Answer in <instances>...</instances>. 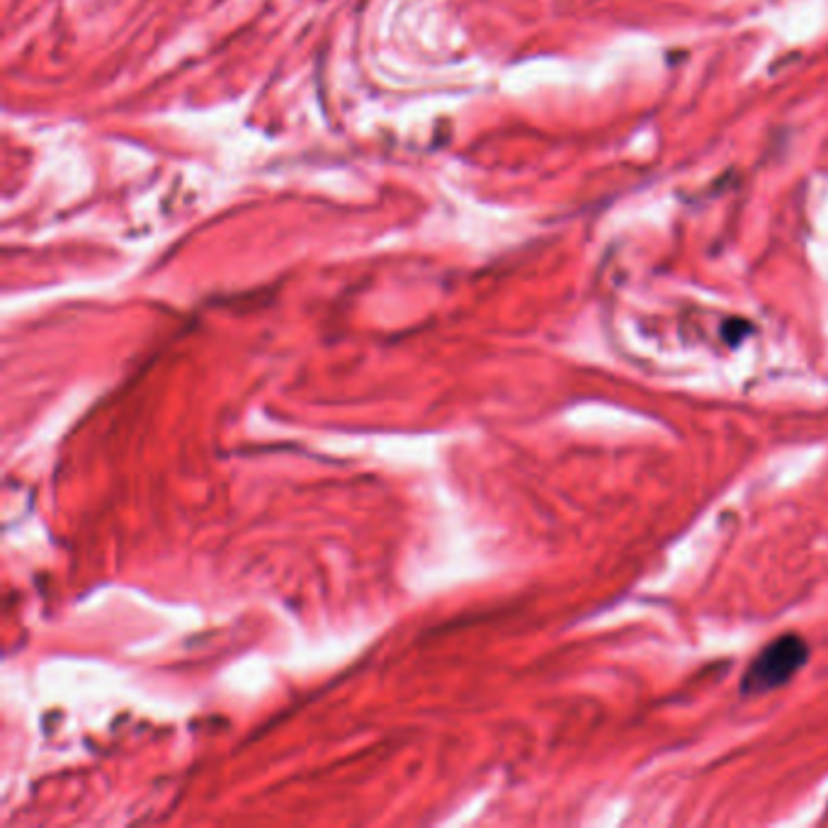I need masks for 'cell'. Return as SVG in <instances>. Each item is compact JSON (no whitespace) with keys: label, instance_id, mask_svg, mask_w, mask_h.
I'll list each match as a JSON object with an SVG mask.
<instances>
[{"label":"cell","instance_id":"1","mask_svg":"<svg viewBox=\"0 0 828 828\" xmlns=\"http://www.w3.org/2000/svg\"><path fill=\"white\" fill-rule=\"evenodd\" d=\"M809 659V646L797 634H782L748 663L741 690L746 695L773 693L782 688Z\"/></svg>","mask_w":828,"mask_h":828}]
</instances>
